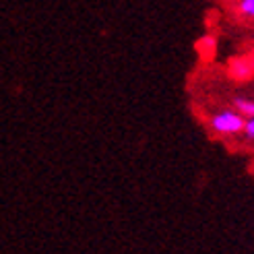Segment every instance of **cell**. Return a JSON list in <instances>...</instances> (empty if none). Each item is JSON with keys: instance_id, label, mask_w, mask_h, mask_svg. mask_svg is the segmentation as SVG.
Returning <instances> with one entry per match:
<instances>
[{"instance_id": "6da1fadb", "label": "cell", "mask_w": 254, "mask_h": 254, "mask_svg": "<svg viewBox=\"0 0 254 254\" xmlns=\"http://www.w3.org/2000/svg\"><path fill=\"white\" fill-rule=\"evenodd\" d=\"M211 126L217 132L232 134V132H238V130L244 128V118L236 112H221V114H217V116H213Z\"/></svg>"}, {"instance_id": "277c9868", "label": "cell", "mask_w": 254, "mask_h": 254, "mask_svg": "<svg viewBox=\"0 0 254 254\" xmlns=\"http://www.w3.org/2000/svg\"><path fill=\"white\" fill-rule=\"evenodd\" d=\"M244 130H246V134H248V136H252V138H254V116H250V120H248V122H244Z\"/></svg>"}, {"instance_id": "3957f363", "label": "cell", "mask_w": 254, "mask_h": 254, "mask_svg": "<svg viewBox=\"0 0 254 254\" xmlns=\"http://www.w3.org/2000/svg\"><path fill=\"white\" fill-rule=\"evenodd\" d=\"M240 10L248 17H254V0H242V2H240Z\"/></svg>"}, {"instance_id": "7a4b0ae2", "label": "cell", "mask_w": 254, "mask_h": 254, "mask_svg": "<svg viewBox=\"0 0 254 254\" xmlns=\"http://www.w3.org/2000/svg\"><path fill=\"white\" fill-rule=\"evenodd\" d=\"M238 110L244 114V116H254V101H248V99H238L236 101Z\"/></svg>"}]
</instances>
